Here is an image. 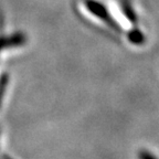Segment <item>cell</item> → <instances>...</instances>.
I'll use <instances>...</instances> for the list:
<instances>
[{
	"instance_id": "obj_3",
	"label": "cell",
	"mask_w": 159,
	"mask_h": 159,
	"mask_svg": "<svg viewBox=\"0 0 159 159\" xmlns=\"http://www.w3.org/2000/svg\"><path fill=\"white\" fill-rule=\"evenodd\" d=\"M138 158L139 159H158L156 156L152 154V152H147V150H140L138 152Z\"/></svg>"
},
{
	"instance_id": "obj_1",
	"label": "cell",
	"mask_w": 159,
	"mask_h": 159,
	"mask_svg": "<svg viewBox=\"0 0 159 159\" xmlns=\"http://www.w3.org/2000/svg\"><path fill=\"white\" fill-rule=\"evenodd\" d=\"M85 6H86L89 12L94 15L95 17H97L98 19H101L103 22L108 25L109 28L114 29L117 32L122 31L119 25L113 19L112 16L109 15L108 10L106 9V7L104 5H102L101 2H97V1H94V0H85Z\"/></svg>"
},
{
	"instance_id": "obj_2",
	"label": "cell",
	"mask_w": 159,
	"mask_h": 159,
	"mask_svg": "<svg viewBox=\"0 0 159 159\" xmlns=\"http://www.w3.org/2000/svg\"><path fill=\"white\" fill-rule=\"evenodd\" d=\"M128 39H129V41L132 43H134V44H140V43L144 42L145 37L142 31L135 29L128 33Z\"/></svg>"
}]
</instances>
